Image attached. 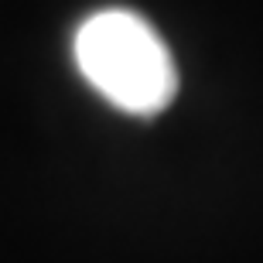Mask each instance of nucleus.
Instances as JSON below:
<instances>
[{
	"label": "nucleus",
	"mask_w": 263,
	"mask_h": 263,
	"mask_svg": "<svg viewBox=\"0 0 263 263\" xmlns=\"http://www.w3.org/2000/svg\"><path fill=\"white\" fill-rule=\"evenodd\" d=\"M72 55L89 86L130 117H157L178 92V68L164 38L127 7L89 14L76 28Z\"/></svg>",
	"instance_id": "nucleus-1"
}]
</instances>
